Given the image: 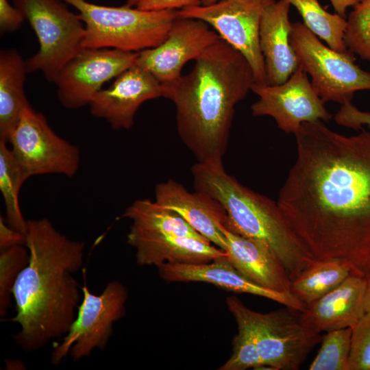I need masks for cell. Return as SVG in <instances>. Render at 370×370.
<instances>
[{
    "mask_svg": "<svg viewBox=\"0 0 370 370\" xmlns=\"http://www.w3.org/2000/svg\"><path fill=\"white\" fill-rule=\"evenodd\" d=\"M297 158L278 204L315 260H341L370 275V129L345 136L321 121L294 134Z\"/></svg>",
    "mask_w": 370,
    "mask_h": 370,
    "instance_id": "obj_1",
    "label": "cell"
},
{
    "mask_svg": "<svg viewBox=\"0 0 370 370\" xmlns=\"http://www.w3.org/2000/svg\"><path fill=\"white\" fill-rule=\"evenodd\" d=\"M25 238L29 260L13 288L16 314L10 321L21 327L14 341L32 352L65 336L76 317L82 291L72 273L83 265L84 243L47 218L27 220Z\"/></svg>",
    "mask_w": 370,
    "mask_h": 370,
    "instance_id": "obj_2",
    "label": "cell"
},
{
    "mask_svg": "<svg viewBox=\"0 0 370 370\" xmlns=\"http://www.w3.org/2000/svg\"><path fill=\"white\" fill-rule=\"evenodd\" d=\"M256 83L244 56L220 38L167 87L180 138L197 162L223 164L236 106Z\"/></svg>",
    "mask_w": 370,
    "mask_h": 370,
    "instance_id": "obj_3",
    "label": "cell"
},
{
    "mask_svg": "<svg viewBox=\"0 0 370 370\" xmlns=\"http://www.w3.org/2000/svg\"><path fill=\"white\" fill-rule=\"evenodd\" d=\"M191 173L195 190L207 193L224 208V227L269 246L291 281L315 260L291 229L278 203L243 186L223 164L197 162Z\"/></svg>",
    "mask_w": 370,
    "mask_h": 370,
    "instance_id": "obj_4",
    "label": "cell"
},
{
    "mask_svg": "<svg viewBox=\"0 0 370 370\" xmlns=\"http://www.w3.org/2000/svg\"><path fill=\"white\" fill-rule=\"evenodd\" d=\"M75 8L85 25L84 48L138 53L161 44L177 17V10H144L106 6L87 0H61Z\"/></svg>",
    "mask_w": 370,
    "mask_h": 370,
    "instance_id": "obj_5",
    "label": "cell"
},
{
    "mask_svg": "<svg viewBox=\"0 0 370 370\" xmlns=\"http://www.w3.org/2000/svg\"><path fill=\"white\" fill-rule=\"evenodd\" d=\"M234 319L249 329L263 366L272 370H297L322 336L301 322L299 312L286 307L262 313L247 308L238 298H226Z\"/></svg>",
    "mask_w": 370,
    "mask_h": 370,
    "instance_id": "obj_6",
    "label": "cell"
},
{
    "mask_svg": "<svg viewBox=\"0 0 370 370\" xmlns=\"http://www.w3.org/2000/svg\"><path fill=\"white\" fill-rule=\"evenodd\" d=\"M289 40L298 65L311 77L321 100L341 106L351 103L356 92L370 90V72L355 63L349 50L339 52L325 46L301 22L291 23Z\"/></svg>",
    "mask_w": 370,
    "mask_h": 370,
    "instance_id": "obj_7",
    "label": "cell"
},
{
    "mask_svg": "<svg viewBox=\"0 0 370 370\" xmlns=\"http://www.w3.org/2000/svg\"><path fill=\"white\" fill-rule=\"evenodd\" d=\"M34 29L39 42L26 61L28 73L40 71L55 83L64 66L84 48L85 25L58 0H14Z\"/></svg>",
    "mask_w": 370,
    "mask_h": 370,
    "instance_id": "obj_8",
    "label": "cell"
},
{
    "mask_svg": "<svg viewBox=\"0 0 370 370\" xmlns=\"http://www.w3.org/2000/svg\"><path fill=\"white\" fill-rule=\"evenodd\" d=\"M82 291L76 317L62 341L52 351L51 361L54 365H59L69 353L76 362L89 356L96 348L104 350L114 323L125 314L128 292L119 281L109 282L100 295L91 293L84 281Z\"/></svg>",
    "mask_w": 370,
    "mask_h": 370,
    "instance_id": "obj_9",
    "label": "cell"
},
{
    "mask_svg": "<svg viewBox=\"0 0 370 370\" xmlns=\"http://www.w3.org/2000/svg\"><path fill=\"white\" fill-rule=\"evenodd\" d=\"M275 0H221L177 10L178 16L201 20L241 52L251 66L256 83L267 84L260 46V25L265 9Z\"/></svg>",
    "mask_w": 370,
    "mask_h": 370,
    "instance_id": "obj_10",
    "label": "cell"
},
{
    "mask_svg": "<svg viewBox=\"0 0 370 370\" xmlns=\"http://www.w3.org/2000/svg\"><path fill=\"white\" fill-rule=\"evenodd\" d=\"M28 177L61 174L72 177L79 169L78 147L59 136L45 116L26 107L6 140Z\"/></svg>",
    "mask_w": 370,
    "mask_h": 370,
    "instance_id": "obj_11",
    "label": "cell"
},
{
    "mask_svg": "<svg viewBox=\"0 0 370 370\" xmlns=\"http://www.w3.org/2000/svg\"><path fill=\"white\" fill-rule=\"evenodd\" d=\"M137 56L116 49H83L55 82L60 102L68 109L89 106L105 83L136 64Z\"/></svg>",
    "mask_w": 370,
    "mask_h": 370,
    "instance_id": "obj_12",
    "label": "cell"
},
{
    "mask_svg": "<svg viewBox=\"0 0 370 370\" xmlns=\"http://www.w3.org/2000/svg\"><path fill=\"white\" fill-rule=\"evenodd\" d=\"M251 91L258 96L251 106L252 115L272 117L286 133L295 134L304 123L328 121L332 118L308 74L299 65L284 83H254Z\"/></svg>",
    "mask_w": 370,
    "mask_h": 370,
    "instance_id": "obj_13",
    "label": "cell"
},
{
    "mask_svg": "<svg viewBox=\"0 0 370 370\" xmlns=\"http://www.w3.org/2000/svg\"><path fill=\"white\" fill-rule=\"evenodd\" d=\"M220 38L205 22L177 16L161 44L138 52L136 64L167 88L180 79L188 61L195 60Z\"/></svg>",
    "mask_w": 370,
    "mask_h": 370,
    "instance_id": "obj_14",
    "label": "cell"
},
{
    "mask_svg": "<svg viewBox=\"0 0 370 370\" xmlns=\"http://www.w3.org/2000/svg\"><path fill=\"white\" fill-rule=\"evenodd\" d=\"M166 95L167 88L135 64L117 76L110 86L97 93L89 105L90 111L114 130H129L143 103Z\"/></svg>",
    "mask_w": 370,
    "mask_h": 370,
    "instance_id": "obj_15",
    "label": "cell"
},
{
    "mask_svg": "<svg viewBox=\"0 0 370 370\" xmlns=\"http://www.w3.org/2000/svg\"><path fill=\"white\" fill-rule=\"evenodd\" d=\"M157 268L160 276L169 282L209 283L227 291L262 297L299 312L306 308V304L292 293L267 289L246 278L226 254L205 263H164Z\"/></svg>",
    "mask_w": 370,
    "mask_h": 370,
    "instance_id": "obj_16",
    "label": "cell"
},
{
    "mask_svg": "<svg viewBox=\"0 0 370 370\" xmlns=\"http://www.w3.org/2000/svg\"><path fill=\"white\" fill-rule=\"evenodd\" d=\"M155 201L178 214L214 246L225 250L223 227L227 213L217 199L201 191L190 193L180 183L168 180L156 184Z\"/></svg>",
    "mask_w": 370,
    "mask_h": 370,
    "instance_id": "obj_17",
    "label": "cell"
},
{
    "mask_svg": "<svg viewBox=\"0 0 370 370\" xmlns=\"http://www.w3.org/2000/svg\"><path fill=\"white\" fill-rule=\"evenodd\" d=\"M366 289L367 278L352 273L334 289L306 305L299 312L300 321L320 334L353 328L366 313Z\"/></svg>",
    "mask_w": 370,
    "mask_h": 370,
    "instance_id": "obj_18",
    "label": "cell"
},
{
    "mask_svg": "<svg viewBox=\"0 0 370 370\" xmlns=\"http://www.w3.org/2000/svg\"><path fill=\"white\" fill-rule=\"evenodd\" d=\"M127 243L136 250L140 266L168 263L200 264L224 256L225 251L211 243L195 238L166 233H151L130 229Z\"/></svg>",
    "mask_w": 370,
    "mask_h": 370,
    "instance_id": "obj_19",
    "label": "cell"
},
{
    "mask_svg": "<svg viewBox=\"0 0 370 370\" xmlns=\"http://www.w3.org/2000/svg\"><path fill=\"white\" fill-rule=\"evenodd\" d=\"M226 256L246 278L267 289L291 293V280L282 262L265 243L234 233L224 226Z\"/></svg>",
    "mask_w": 370,
    "mask_h": 370,
    "instance_id": "obj_20",
    "label": "cell"
},
{
    "mask_svg": "<svg viewBox=\"0 0 370 370\" xmlns=\"http://www.w3.org/2000/svg\"><path fill=\"white\" fill-rule=\"evenodd\" d=\"M290 5L287 0L275 1L265 9L261 18L260 46L269 85L284 83L298 66L297 56L289 40Z\"/></svg>",
    "mask_w": 370,
    "mask_h": 370,
    "instance_id": "obj_21",
    "label": "cell"
},
{
    "mask_svg": "<svg viewBox=\"0 0 370 370\" xmlns=\"http://www.w3.org/2000/svg\"><path fill=\"white\" fill-rule=\"evenodd\" d=\"M26 61L14 49L0 52V140H7L23 110L30 106L25 93Z\"/></svg>",
    "mask_w": 370,
    "mask_h": 370,
    "instance_id": "obj_22",
    "label": "cell"
},
{
    "mask_svg": "<svg viewBox=\"0 0 370 370\" xmlns=\"http://www.w3.org/2000/svg\"><path fill=\"white\" fill-rule=\"evenodd\" d=\"M122 217L131 220L130 229L132 230L171 234L208 241L178 214L162 206L155 200L141 199L134 201L125 209Z\"/></svg>",
    "mask_w": 370,
    "mask_h": 370,
    "instance_id": "obj_23",
    "label": "cell"
},
{
    "mask_svg": "<svg viewBox=\"0 0 370 370\" xmlns=\"http://www.w3.org/2000/svg\"><path fill=\"white\" fill-rule=\"evenodd\" d=\"M341 260H315L291 281V293L306 305L341 284L351 273Z\"/></svg>",
    "mask_w": 370,
    "mask_h": 370,
    "instance_id": "obj_24",
    "label": "cell"
},
{
    "mask_svg": "<svg viewBox=\"0 0 370 370\" xmlns=\"http://www.w3.org/2000/svg\"><path fill=\"white\" fill-rule=\"evenodd\" d=\"M28 175L12 153L7 142L0 140V190L5 208V222L24 234L27 232L19 204V193Z\"/></svg>",
    "mask_w": 370,
    "mask_h": 370,
    "instance_id": "obj_25",
    "label": "cell"
},
{
    "mask_svg": "<svg viewBox=\"0 0 370 370\" xmlns=\"http://www.w3.org/2000/svg\"><path fill=\"white\" fill-rule=\"evenodd\" d=\"M299 12L304 24L328 47L339 52L348 50L344 42L347 19L325 11L318 0H287Z\"/></svg>",
    "mask_w": 370,
    "mask_h": 370,
    "instance_id": "obj_26",
    "label": "cell"
},
{
    "mask_svg": "<svg viewBox=\"0 0 370 370\" xmlns=\"http://www.w3.org/2000/svg\"><path fill=\"white\" fill-rule=\"evenodd\" d=\"M352 328L327 332L309 370H349Z\"/></svg>",
    "mask_w": 370,
    "mask_h": 370,
    "instance_id": "obj_27",
    "label": "cell"
},
{
    "mask_svg": "<svg viewBox=\"0 0 370 370\" xmlns=\"http://www.w3.org/2000/svg\"><path fill=\"white\" fill-rule=\"evenodd\" d=\"M29 253L24 245L1 250L0 254V317H3L11 306V296L17 278L27 265Z\"/></svg>",
    "mask_w": 370,
    "mask_h": 370,
    "instance_id": "obj_28",
    "label": "cell"
},
{
    "mask_svg": "<svg viewBox=\"0 0 370 370\" xmlns=\"http://www.w3.org/2000/svg\"><path fill=\"white\" fill-rule=\"evenodd\" d=\"M347 49L370 62V0H361L347 18L344 34Z\"/></svg>",
    "mask_w": 370,
    "mask_h": 370,
    "instance_id": "obj_29",
    "label": "cell"
},
{
    "mask_svg": "<svg viewBox=\"0 0 370 370\" xmlns=\"http://www.w3.org/2000/svg\"><path fill=\"white\" fill-rule=\"evenodd\" d=\"M235 320L238 325V333L233 339L232 354L219 369H259L263 365L251 333L242 320Z\"/></svg>",
    "mask_w": 370,
    "mask_h": 370,
    "instance_id": "obj_30",
    "label": "cell"
},
{
    "mask_svg": "<svg viewBox=\"0 0 370 370\" xmlns=\"http://www.w3.org/2000/svg\"><path fill=\"white\" fill-rule=\"evenodd\" d=\"M349 370H370V314L365 313L353 327Z\"/></svg>",
    "mask_w": 370,
    "mask_h": 370,
    "instance_id": "obj_31",
    "label": "cell"
},
{
    "mask_svg": "<svg viewBox=\"0 0 370 370\" xmlns=\"http://www.w3.org/2000/svg\"><path fill=\"white\" fill-rule=\"evenodd\" d=\"M334 120L340 125L357 131L365 126L370 129V112L360 110L352 103L342 105Z\"/></svg>",
    "mask_w": 370,
    "mask_h": 370,
    "instance_id": "obj_32",
    "label": "cell"
},
{
    "mask_svg": "<svg viewBox=\"0 0 370 370\" xmlns=\"http://www.w3.org/2000/svg\"><path fill=\"white\" fill-rule=\"evenodd\" d=\"M25 20L22 12L8 0H0L1 34L13 32L18 29Z\"/></svg>",
    "mask_w": 370,
    "mask_h": 370,
    "instance_id": "obj_33",
    "label": "cell"
},
{
    "mask_svg": "<svg viewBox=\"0 0 370 370\" xmlns=\"http://www.w3.org/2000/svg\"><path fill=\"white\" fill-rule=\"evenodd\" d=\"M199 4L201 0H140L136 7L144 10H177Z\"/></svg>",
    "mask_w": 370,
    "mask_h": 370,
    "instance_id": "obj_34",
    "label": "cell"
},
{
    "mask_svg": "<svg viewBox=\"0 0 370 370\" xmlns=\"http://www.w3.org/2000/svg\"><path fill=\"white\" fill-rule=\"evenodd\" d=\"M25 234L10 227L2 216L0 217V249L3 250L14 245H25Z\"/></svg>",
    "mask_w": 370,
    "mask_h": 370,
    "instance_id": "obj_35",
    "label": "cell"
},
{
    "mask_svg": "<svg viewBox=\"0 0 370 370\" xmlns=\"http://www.w3.org/2000/svg\"><path fill=\"white\" fill-rule=\"evenodd\" d=\"M336 12L341 16L346 17L348 7L354 6L361 0H330Z\"/></svg>",
    "mask_w": 370,
    "mask_h": 370,
    "instance_id": "obj_36",
    "label": "cell"
},
{
    "mask_svg": "<svg viewBox=\"0 0 370 370\" xmlns=\"http://www.w3.org/2000/svg\"><path fill=\"white\" fill-rule=\"evenodd\" d=\"M365 308L366 313L370 314V275L367 278V289L365 299Z\"/></svg>",
    "mask_w": 370,
    "mask_h": 370,
    "instance_id": "obj_37",
    "label": "cell"
},
{
    "mask_svg": "<svg viewBox=\"0 0 370 370\" xmlns=\"http://www.w3.org/2000/svg\"><path fill=\"white\" fill-rule=\"evenodd\" d=\"M140 0H127L126 5L129 6H136Z\"/></svg>",
    "mask_w": 370,
    "mask_h": 370,
    "instance_id": "obj_38",
    "label": "cell"
},
{
    "mask_svg": "<svg viewBox=\"0 0 370 370\" xmlns=\"http://www.w3.org/2000/svg\"><path fill=\"white\" fill-rule=\"evenodd\" d=\"M217 1V0H201V4L208 5Z\"/></svg>",
    "mask_w": 370,
    "mask_h": 370,
    "instance_id": "obj_39",
    "label": "cell"
}]
</instances>
